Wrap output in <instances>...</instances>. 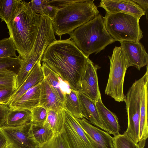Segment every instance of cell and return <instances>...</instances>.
Wrapping results in <instances>:
<instances>
[{"label": "cell", "instance_id": "cell-1", "mask_svg": "<svg viewBox=\"0 0 148 148\" xmlns=\"http://www.w3.org/2000/svg\"><path fill=\"white\" fill-rule=\"evenodd\" d=\"M89 56L69 38L56 40L46 48L41 61L71 88L77 91Z\"/></svg>", "mask_w": 148, "mask_h": 148}, {"label": "cell", "instance_id": "cell-2", "mask_svg": "<svg viewBox=\"0 0 148 148\" xmlns=\"http://www.w3.org/2000/svg\"><path fill=\"white\" fill-rule=\"evenodd\" d=\"M41 15L33 11L28 2L18 0L9 22L7 24L21 58L26 60L34 46L39 28Z\"/></svg>", "mask_w": 148, "mask_h": 148}, {"label": "cell", "instance_id": "cell-3", "mask_svg": "<svg viewBox=\"0 0 148 148\" xmlns=\"http://www.w3.org/2000/svg\"><path fill=\"white\" fill-rule=\"evenodd\" d=\"M94 0H77L58 9L52 20L54 33L60 37L76 29L99 14Z\"/></svg>", "mask_w": 148, "mask_h": 148}, {"label": "cell", "instance_id": "cell-4", "mask_svg": "<svg viewBox=\"0 0 148 148\" xmlns=\"http://www.w3.org/2000/svg\"><path fill=\"white\" fill-rule=\"evenodd\" d=\"M69 35L76 46L88 56L100 52L115 41L107 30L103 16L99 14Z\"/></svg>", "mask_w": 148, "mask_h": 148}, {"label": "cell", "instance_id": "cell-5", "mask_svg": "<svg viewBox=\"0 0 148 148\" xmlns=\"http://www.w3.org/2000/svg\"><path fill=\"white\" fill-rule=\"evenodd\" d=\"M103 18L107 30L115 41H139L143 37L139 18L119 12L106 13Z\"/></svg>", "mask_w": 148, "mask_h": 148}, {"label": "cell", "instance_id": "cell-6", "mask_svg": "<svg viewBox=\"0 0 148 148\" xmlns=\"http://www.w3.org/2000/svg\"><path fill=\"white\" fill-rule=\"evenodd\" d=\"M110 67L105 93L117 102L124 101L123 84L126 71L132 66L130 64L121 46L114 48L111 56H108Z\"/></svg>", "mask_w": 148, "mask_h": 148}, {"label": "cell", "instance_id": "cell-7", "mask_svg": "<svg viewBox=\"0 0 148 148\" xmlns=\"http://www.w3.org/2000/svg\"><path fill=\"white\" fill-rule=\"evenodd\" d=\"M147 80L148 65H147L146 71L144 75L133 83L124 99L126 105L128 117V126L124 133L138 144L139 142L141 93L142 87Z\"/></svg>", "mask_w": 148, "mask_h": 148}, {"label": "cell", "instance_id": "cell-8", "mask_svg": "<svg viewBox=\"0 0 148 148\" xmlns=\"http://www.w3.org/2000/svg\"><path fill=\"white\" fill-rule=\"evenodd\" d=\"M63 131L70 148H96L93 140L85 132L75 118L64 109Z\"/></svg>", "mask_w": 148, "mask_h": 148}, {"label": "cell", "instance_id": "cell-9", "mask_svg": "<svg viewBox=\"0 0 148 148\" xmlns=\"http://www.w3.org/2000/svg\"><path fill=\"white\" fill-rule=\"evenodd\" d=\"M32 123L21 126L11 127L3 126L0 132L8 143L9 148H38L40 146L33 136Z\"/></svg>", "mask_w": 148, "mask_h": 148}, {"label": "cell", "instance_id": "cell-10", "mask_svg": "<svg viewBox=\"0 0 148 148\" xmlns=\"http://www.w3.org/2000/svg\"><path fill=\"white\" fill-rule=\"evenodd\" d=\"M99 67L89 59L79 82L77 91L96 101L101 96L98 83L97 70Z\"/></svg>", "mask_w": 148, "mask_h": 148}, {"label": "cell", "instance_id": "cell-11", "mask_svg": "<svg viewBox=\"0 0 148 148\" xmlns=\"http://www.w3.org/2000/svg\"><path fill=\"white\" fill-rule=\"evenodd\" d=\"M98 7L102 8L106 13H123L140 18L145 13L132 0H101Z\"/></svg>", "mask_w": 148, "mask_h": 148}, {"label": "cell", "instance_id": "cell-12", "mask_svg": "<svg viewBox=\"0 0 148 148\" xmlns=\"http://www.w3.org/2000/svg\"><path fill=\"white\" fill-rule=\"evenodd\" d=\"M130 64L140 70L148 64V54L143 45L139 41L119 42Z\"/></svg>", "mask_w": 148, "mask_h": 148}, {"label": "cell", "instance_id": "cell-13", "mask_svg": "<svg viewBox=\"0 0 148 148\" xmlns=\"http://www.w3.org/2000/svg\"><path fill=\"white\" fill-rule=\"evenodd\" d=\"M41 60L40 59L36 62L25 80L14 92L7 105L10 108L14 105L17 100L27 91L40 83L44 79L41 64Z\"/></svg>", "mask_w": 148, "mask_h": 148}, {"label": "cell", "instance_id": "cell-14", "mask_svg": "<svg viewBox=\"0 0 148 148\" xmlns=\"http://www.w3.org/2000/svg\"><path fill=\"white\" fill-rule=\"evenodd\" d=\"M77 119L84 130L94 141L96 148H115L114 138L107 132L94 126L84 118Z\"/></svg>", "mask_w": 148, "mask_h": 148}, {"label": "cell", "instance_id": "cell-15", "mask_svg": "<svg viewBox=\"0 0 148 148\" xmlns=\"http://www.w3.org/2000/svg\"><path fill=\"white\" fill-rule=\"evenodd\" d=\"M148 80L144 84L141 93L139 142L138 143L140 148L144 147L146 140L148 137Z\"/></svg>", "mask_w": 148, "mask_h": 148}, {"label": "cell", "instance_id": "cell-16", "mask_svg": "<svg viewBox=\"0 0 148 148\" xmlns=\"http://www.w3.org/2000/svg\"><path fill=\"white\" fill-rule=\"evenodd\" d=\"M78 97L84 118L87 119L91 124L107 132L106 128L97 110L96 101L84 94L79 92Z\"/></svg>", "mask_w": 148, "mask_h": 148}, {"label": "cell", "instance_id": "cell-17", "mask_svg": "<svg viewBox=\"0 0 148 148\" xmlns=\"http://www.w3.org/2000/svg\"><path fill=\"white\" fill-rule=\"evenodd\" d=\"M42 68L44 77L47 79L53 90L63 105L65 94L69 92L71 88L43 63Z\"/></svg>", "mask_w": 148, "mask_h": 148}, {"label": "cell", "instance_id": "cell-18", "mask_svg": "<svg viewBox=\"0 0 148 148\" xmlns=\"http://www.w3.org/2000/svg\"><path fill=\"white\" fill-rule=\"evenodd\" d=\"M38 106L46 109H59L63 105L55 94L47 79H44L40 84V101Z\"/></svg>", "mask_w": 148, "mask_h": 148}, {"label": "cell", "instance_id": "cell-19", "mask_svg": "<svg viewBox=\"0 0 148 148\" xmlns=\"http://www.w3.org/2000/svg\"><path fill=\"white\" fill-rule=\"evenodd\" d=\"M96 104L100 117L106 128L107 132L114 136L120 134V126L118 119L115 114L103 104L101 96L96 101Z\"/></svg>", "mask_w": 148, "mask_h": 148}, {"label": "cell", "instance_id": "cell-20", "mask_svg": "<svg viewBox=\"0 0 148 148\" xmlns=\"http://www.w3.org/2000/svg\"><path fill=\"white\" fill-rule=\"evenodd\" d=\"M40 83L27 91L10 109H23L31 111L39 106L40 97Z\"/></svg>", "mask_w": 148, "mask_h": 148}, {"label": "cell", "instance_id": "cell-21", "mask_svg": "<svg viewBox=\"0 0 148 148\" xmlns=\"http://www.w3.org/2000/svg\"><path fill=\"white\" fill-rule=\"evenodd\" d=\"M47 117L45 123L52 131L53 134L62 132L65 121L64 108L47 110Z\"/></svg>", "mask_w": 148, "mask_h": 148}, {"label": "cell", "instance_id": "cell-22", "mask_svg": "<svg viewBox=\"0 0 148 148\" xmlns=\"http://www.w3.org/2000/svg\"><path fill=\"white\" fill-rule=\"evenodd\" d=\"M31 112L23 109H10L7 114L4 125L14 127L25 125L31 120Z\"/></svg>", "mask_w": 148, "mask_h": 148}, {"label": "cell", "instance_id": "cell-23", "mask_svg": "<svg viewBox=\"0 0 148 148\" xmlns=\"http://www.w3.org/2000/svg\"><path fill=\"white\" fill-rule=\"evenodd\" d=\"M63 108L77 119L84 118L78 97V92L71 89L64 95Z\"/></svg>", "mask_w": 148, "mask_h": 148}, {"label": "cell", "instance_id": "cell-24", "mask_svg": "<svg viewBox=\"0 0 148 148\" xmlns=\"http://www.w3.org/2000/svg\"><path fill=\"white\" fill-rule=\"evenodd\" d=\"M28 3L35 12L47 16L51 20L60 8L51 5L48 3V0H33L28 2Z\"/></svg>", "mask_w": 148, "mask_h": 148}, {"label": "cell", "instance_id": "cell-25", "mask_svg": "<svg viewBox=\"0 0 148 148\" xmlns=\"http://www.w3.org/2000/svg\"><path fill=\"white\" fill-rule=\"evenodd\" d=\"M31 130L34 140L40 146L50 140L53 135L52 131L45 123L40 125L32 123Z\"/></svg>", "mask_w": 148, "mask_h": 148}, {"label": "cell", "instance_id": "cell-26", "mask_svg": "<svg viewBox=\"0 0 148 148\" xmlns=\"http://www.w3.org/2000/svg\"><path fill=\"white\" fill-rule=\"evenodd\" d=\"M18 0H0V18L8 24L15 9Z\"/></svg>", "mask_w": 148, "mask_h": 148}, {"label": "cell", "instance_id": "cell-27", "mask_svg": "<svg viewBox=\"0 0 148 148\" xmlns=\"http://www.w3.org/2000/svg\"><path fill=\"white\" fill-rule=\"evenodd\" d=\"M17 74L8 69L0 71V88L16 89Z\"/></svg>", "mask_w": 148, "mask_h": 148}, {"label": "cell", "instance_id": "cell-28", "mask_svg": "<svg viewBox=\"0 0 148 148\" xmlns=\"http://www.w3.org/2000/svg\"><path fill=\"white\" fill-rule=\"evenodd\" d=\"M16 47L10 37L0 40V58L17 57Z\"/></svg>", "mask_w": 148, "mask_h": 148}, {"label": "cell", "instance_id": "cell-29", "mask_svg": "<svg viewBox=\"0 0 148 148\" xmlns=\"http://www.w3.org/2000/svg\"><path fill=\"white\" fill-rule=\"evenodd\" d=\"M38 148H70L63 132L54 134L50 140L40 145Z\"/></svg>", "mask_w": 148, "mask_h": 148}, {"label": "cell", "instance_id": "cell-30", "mask_svg": "<svg viewBox=\"0 0 148 148\" xmlns=\"http://www.w3.org/2000/svg\"><path fill=\"white\" fill-rule=\"evenodd\" d=\"M115 148H140L127 134L124 133L114 136Z\"/></svg>", "mask_w": 148, "mask_h": 148}, {"label": "cell", "instance_id": "cell-31", "mask_svg": "<svg viewBox=\"0 0 148 148\" xmlns=\"http://www.w3.org/2000/svg\"><path fill=\"white\" fill-rule=\"evenodd\" d=\"M31 122L33 124L44 125L46 122L47 111L45 108L38 106L33 108L31 111Z\"/></svg>", "mask_w": 148, "mask_h": 148}, {"label": "cell", "instance_id": "cell-32", "mask_svg": "<svg viewBox=\"0 0 148 148\" xmlns=\"http://www.w3.org/2000/svg\"><path fill=\"white\" fill-rule=\"evenodd\" d=\"M22 60L18 56L16 58H0V71L5 69H10L20 67Z\"/></svg>", "mask_w": 148, "mask_h": 148}, {"label": "cell", "instance_id": "cell-33", "mask_svg": "<svg viewBox=\"0 0 148 148\" xmlns=\"http://www.w3.org/2000/svg\"><path fill=\"white\" fill-rule=\"evenodd\" d=\"M15 90L11 88H0V104L7 106Z\"/></svg>", "mask_w": 148, "mask_h": 148}, {"label": "cell", "instance_id": "cell-34", "mask_svg": "<svg viewBox=\"0 0 148 148\" xmlns=\"http://www.w3.org/2000/svg\"><path fill=\"white\" fill-rule=\"evenodd\" d=\"M9 109L7 106L0 104V127L5 125L7 114Z\"/></svg>", "mask_w": 148, "mask_h": 148}, {"label": "cell", "instance_id": "cell-35", "mask_svg": "<svg viewBox=\"0 0 148 148\" xmlns=\"http://www.w3.org/2000/svg\"><path fill=\"white\" fill-rule=\"evenodd\" d=\"M138 4L142 9L146 15L148 19V0H132Z\"/></svg>", "mask_w": 148, "mask_h": 148}, {"label": "cell", "instance_id": "cell-36", "mask_svg": "<svg viewBox=\"0 0 148 148\" xmlns=\"http://www.w3.org/2000/svg\"><path fill=\"white\" fill-rule=\"evenodd\" d=\"M8 146L5 138L0 132V148H5Z\"/></svg>", "mask_w": 148, "mask_h": 148}, {"label": "cell", "instance_id": "cell-37", "mask_svg": "<svg viewBox=\"0 0 148 148\" xmlns=\"http://www.w3.org/2000/svg\"><path fill=\"white\" fill-rule=\"evenodd\" d=\"M9 148V146H8V147H7L6 148Z\"/></svg>", "mask_w": 148, "mask_h": 148}]
</instances>
